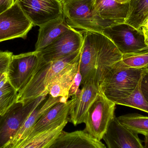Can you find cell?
I'll list each match as a JSON object with an SVG mask.
<instances>
[{
	"mask_svg": "<svg viewBox=\"0 0 148 148\" xmlns=\"http://www.w3.org/2000/svg\"><path fill=\"white\" fill-rule=\"evenodd\" d=\"M146 75L145 67L130 68L121 60L102 76L98 83V89L108 100L116 104L129 96L139 81Z\"/></svg>",
	"mask_w": 148,
	"mask_h": 148,
	"instance_id": "1",
	"label": "cell"
},
{
	"mask_svg": "<svg viewBox=\"0 0 148 148\" xmlns=\"http://www.w3.org/2000/svg\"><path fill=\"white\" fill-rule=\"evenodd\" d=\"M81 51L82 49L73 54L48 63L42 61L26 87L18 93L17 101L27 102L39 97L47 95L49 84L67 66L80 58Z\"/></svg>",
	"mask_w": 148,
	"mask_h": 148,
	"instance_id": "2",
	"label": "cell"
},
{
	"mask_svg": "<svg viewBox=\"0 0 148 148\" xmlns=\"http://www.w3.org/2000/svg\"><path fill=\"white\" fill-rule=\"evenodd\" d=\"M95 1L67 0L63 3V15L68 24L75 29L101 33L104 29L115 24L97 16Z\"/></svg>",
	"mask_w": 148,
	"mask_h": 148,
	"instance_id": "3",
	"label": "cell"
},
{
	"mask_svg": "<svg viewBox=\"0 0 148 148\" xmlns=\"http://www.w3.org/2000/svg\"><path fill=\"white\" fill-rule=\"evenodd\" d=\"M116 105L100 90L87 111L84 131L97 140H103L110 124L115 116Z\"/></svg>",
	"mask_w": 148,
	"mask_h": 148,
	"instance_id": "4",
	"label": "cell"
},
{
	"mask_svg": "<svg viewBox=\"0 0 148 148\" xmlns=\"http://www.w3.org/2000/svg\"><path fill=\"white\" fill-rule=\"evenodd\" d=\"M47 97L41 96L27 102L16 101L0 115V148L14 138L30 113Z\"/></svg>",
	"mask_w": 148,
	"mask_h": 148,
	"instance_id": "5",
	"label": "cell"
},
{
	"mask_svg": "<svg viewBox=\"0 0 148 148\" xmlns=\"http://www.w3.org/2000/svg\"><path fill=\"white\" fill-rule=\"evenodd\" d=\"M40 52H33L12 56L7 72L9 82L18 93L27 85L42 62Z\"/></svg>",
	"mask_w": 148,
	"mask_h": 148,
	"instance_id": "6",
	"label": "cell"
},
{
	"mask_svg": "<svg viewBox=\"0 0 148 148\" xmlns=\"http://www.w3.org/2000/svg\"><path fill=\"white\" fill-rule=\"evenodd\" d=\"M102 33L114 43L122 55L148 49L142 31L125 23L108 27L103 29Z\"/></svg>",
	"mask_w": 148,
	"mask_h": 148,
	"instance_id": "7",
	"label": "cell"
},
{
	"mask_svg": "<svg viewBox=\"0 0 148 148\" xmlns=\"http://www.w3.org/2000/svg\"><path fill=\"white\" fill-rule=\"evenodd\" d=\"M26 17L39 27L64 17L63 3L60 0H15Z\"/></svg>",
	"mask_w": 148,
	"mask_h": 148,
	"instance_id": "8",
	"label": "cell"
},
{
	"mask_svg": "<svg viewBox=\"0 0 148 148\" xmlns=\"http://www.w3.org/2000/svg\"><path fill=\"white\" fill-rule=\"evenodd\" d=\"M34 26L15 1L11 8L0 14V42L25 39Z\"/></svg>",
	"mask_w": 148,
	"mask_h": 148,
	"instance_id": "9",
	"label": "cell"
},
{
	"mask_svg": "<svg viewBox=\"0 0 148 148\" xmlns=\"http://www.w3.org/2000/svg\"><path fill=\"white\" fill-rule=\"evenodd\" d=\"M83 34L71 27L60 38L40 51L46 63L55 61L76 53L82 49Z\"/></svg>",
	"mask_w": 148,
	"mask_h": 148,
	"instance_id": "10",
	"label": "cell"
},
{
	"mask_svg": "<svg viewBox=\"0 0 148 148\" xmlns=\"http://www.w3.org/2000/svg\"><path fill=\"white\" fill-rule=\"evenodd\" d=\"M82 88L73 96L69 122L74 126L84 123L87 111L99 93L95 74L90 75L82 84Z\"/></svg>",
	"mask_w": 148,
	"mask_h": 148,
	"instance_id": "11",
	"label": "cell"
},
{
	"mask_svg": "<svg viewBox=\"0 0 148 148\" xmlns=\"http://www.w3.org/2000/svg\"><path fill=\"white\" fill-rule=\"evenodd\" d=\"M72 103L73 99L66 102L61 101L50 108L36 122L20 143L68 122Z\"/></svg>",
	"mask_w": 148,
	"mask_h": 148,
	"instance_id": "12",
	"label": "cell"
},
{
	"mask_svg": "<svg viewBox=\"0 0 148 148\" xmlns=\"http://www.w3.org/2000/svg\"><path fill=\"white\" fill-rule=\"evenodd\" d=\"M122 56L115 45L108 37L102 33H97L95 69V80L97 86L102 76L113 65L121 60Z\"/></svg>",
	"mask_w": 148,
	"mask_h": 148,
	"instance_id": "13",
	"label": "cell"
},
{
	"mask_svg": "<svg viewBox=\"0 0 148 148\" xmlns=\"http://www.w3.org/2000/svg\"><path fill=\"white\" fill-rule=\"evenodd\" d=\"M107 148H145L138 134L123 126L115 116L103 139Z\"/></svg>",
	"mask_w": 148,
	"mask_h": 148,
	"instance_id": "14",
	"label": "cell"
},
{
	"mask_svg": "<svg viewBox=\"0 0 148 148\" xmlns=\"http://www.w3.org/2000/svg\"><path fill=\"white\" fill-rule=\"evenodd\" d=\"M47 148H107L84 130L67 132L62 130Z\"/></svg>",
	"mask_w": 148,
	"mask_h": 148,
	"instance_id": "15",
	"label": "cell"
},
{
	"mask_svg": "<svg viewBox=\"0 0 148 148\" xmlns=\"http://www.w3.org/2000/svg\"><path fill=\"white\" fill-rule=\"evenodd\" d=\"M84 42L79 61L80 71L82 77V84L92 74H95L97 57V32L84 31Z\"/></svg>",
	"mask_w": 148,
	"mask_h": 148,
	"instance_id": "16",
	"label": "cell"
},
{
	"mask_svg": "<svg viewBox=\"0 0 148 148\" xmlns=\"http://www.w3.org/2000/svg\"><path fill=\"white\" fill-rule=\"evenodd\" d=\"M61 101H67L62 97H54L49 95L47 99L46 98L32 111L14 138L3 148H15L39 119L50 108Z\"/></svg>",
	"mask_w": 148,
	"mask_h": 148,
	"instance_id": "17",
	"label": "cell"
},
{
	"mask_svg": "<svg viewBox=\"0 0 148 148\" xmlns=\"http://www.w3.org/2000/svg\"><path fill=\"white\" fill-rule=\"evenodd\" d=\"M95 10L98 17L116 24L125 23L129 10V3H121L116 0H95Z\"/></svg>",
	"mask_w": 148,
	"mask_h": 148,
	"instance_id": "18",
	"label": "cell"
},
{
	"mask_svg": "<svg viewBox=\"0 0 148 148\" xmlns=\"http://www.w3.org/2000/svg\"><path fill=\"white\" fill-rule=\"evenodd\" d=\"M80 59V57L67 66L49 84L47 88L49 95L54 97H62L68 101L69 92L77 72Z\"/></svg>",
	"mask_w": 148,
	"mask_h": 148,
	"instance_id": "19",
	"label": "cell"
},
{
	"mask_svg": "<svg viewBox=\"0 0 148 148\" xmlns=\"http://www.w3.org/2000/svg\"><path fill=\"white\" fill-rule=\"evenodd\" d=\"M71 28L64 17L53 20L40 26L35 44V51H41Z\"/></svg>",
	"mask_w": 148,
	"mask_h": 148,
	"instance_id": "20",
	"label": "cell"
},
{
	"mask_svg": "<svg viewBox=\"0 0 148 148\" xmlns=\"http://www.w3.org/2000/svg\"><path fill=\"white\" fill-rule=\"evenodd\" d=\"M68 123L23 141L15 148H47L63 130Z\"/></svg>",
	"mask_w": 148,
	"mask_h": 148,
	"instance_id": "21",
	"label": "cell"
},
{
	"mask_svg": "<svg viewBox=\"0 0 148 148\" xmlns=\"http://www.w3.org/2000/svg\"><path fill=\"white\" fill-rule=\"evenodd\" d=\"M148 18V0H130L125 23L139 30Z\"/></svg>",
	"mask_w": 148,
	"mask_h": 148,
	"instance_id": "22",
	"label": "cell"
},
{
	"mask_svg": "<svg viewBox=\"0 0 148 148\" xmlns=\"http://www.w3.org/2000/svg\"><path fill=\"white\" fill-rule=\"evenodd\" d=\"M121 124L136 134L148 135V116L138 114H129L117 117Z\"/></svg>",
	"mask_w": 148,
	"mask_h": 148,
	"instance_id": "23",
	"label": "cell"
},
{
	"mask_svg": "<svg viewBox=\"0 0 148 148\" xmlns=\"http://www.w3.org/2000/svg\"><path fill=\"white\" fill-rule=\"evenodd\" d=\"M143 78L139 81L136 88L129 96L119 101L116 104L131 107L148 113V102L142 90Z\"/></svg>",
	"mask_w": 148,
	"mask_h": 148,
	"instance_id": "24",
	"label": "cell"
},
{
	"mask_svg": "<svg viewBox=\"0 0 148 148\" xmlns=\"http://www.w3.org/2000/svg\"><path fill=\"white\" fill-rule=\"evenodd\" d=\"M18 92L8 81L0 89V115L17 101Z\"/></svg>",
	"mask_w": 148,
	"mask_h": 148,
	"instance_id": "25",
	"label": "cell"
},
{
	"mask_svg": "<svg viewBox=\"0 0 148 148\" xmlns=\"http://www.w3.org/2000/svg\"><path fill=\"white\" fill-rule=\"evenodd\" d=\"M122 61L130 68H142L148 65V49L138 53L123 55Z\"/></svg>",
	"mask_w": 148,
	"mask_h": 148,
	"instance_id": "26",
	"label": "cell"
},
{
	"mask_svg": "<svg viewBox=\"0 0 148 148\" xmlns=\"http://www.w3.org/2000/svg\"><path fill=\"white\" fill-rule=\"evenodd\" d=\"M12 56L11 52H0V73H7Z\"/></svg>",
	"mask_w": 148,
	"mask_h": 148,
	"instance_id": "27",
	"label": "cell"
},
{
	"mask_svg": "<svg viewBox=\"0 0 148 148\" xmlns=\"http://www.w3.org/2000/svg\"><path fill=\"white\" fill-rule=\"evenodd\" d=\"M82 77L80 73L79 62L77 72L74 77L73 82L69 92V97L74 96L77 93L78 90H79V86L82 83Z\"/></svg>",
	"mask_w": 148,
	"mask_h": 148,
	"instance_id": "28",
	"label": "cell"
},
{
	"mask_svg": "<svg viewBox=\"0 0 148 148\" xmlns=\"http://www.w3.org/2000/svg\"><path fill=\"white\" fill-rule=\"evenodd\" d=\"M14 0H0V14L11 8L15 2Z\"/></svg>",
	"mask_w": 148,
	"mask_h": 148,
	"instance_id": "29",
	"label": "cell"
},
{
	"mask_svg": "<svg viewBox=\"0 0 148 148\" xmlns=\"http://www.w3.org/2000/svg\"><path fill=\"white\" fill-rule=\"evenodd\" d=\"M142 90L145 98L148 102V76L144 77L142 82Z\"/></svg>",
	"mask_w": 148,
	"mask_h": 148,
	"instance_id": "30",
	"label": "cell"
},
{
	"mask_svg": "<svg viewBox=\"0 0 148 148\" xmlns=\"http://www.w3.org/2000/svg\"><path fill=\"white\" fill-rule=\"evenodd\" d=\"M8 81L7 73H4L0 78V89L2 88Z\"/></svg>",
	"mask_w": 148,
	"mask_h": 148,
	"instance_id": "31",
	"label": "cell"
},
{
	"mask_svg": "<svg viewBox=\"0 0 148 148\" xmlns=\"http://www.w3.org/2000/svg\"><path fill=\"white\" fill-rule=\"evenodd\" d=\"M142 31L144 34L145 43L148 46V29H143Z\"/></svg>",
	"mask_w": 148,
	"mask_h": 148,
	"instance_id": "32",
	"label": "cell"
},
{
	"mask_svg": "<svg viewBox=\"0 0 148 148\" xmlns=\"http://www.w3.org/2000/svg\"><path fill=\"white\" fill-rule=\"evenodd\" d=\"M141 29H148V19L143 23V25L141 27Z\"/></svg>",
	"mask_w": 148,
	"mask_h": 148,
	"instance_id": "33",
	"label": "cell"
},
{
	"mask_svg": "<svg viewBox=\"0 0 148 148\" xmlns=\"http://www.w3.org/2000/svg\"><path fill=\"white\" fill-rule=\"evenodd\" d=\"M144 147L145 148H148V135L145 136Z\"/></svg>",
	"mask_w": 148,
	"mask_h": 148,
	"instance_id": "34",
	"label": "cell"
},
{
	"mask_svg": "<svg viewBox=\"0 0 148 148\" xmlns=\"http://www.w3.org/2000/svg\"><path fill=\"white\" fill-rule=\"evenodd\" d=\"M118 2L121 3H127L130 2V0H116Z\"/></svg>",
	"mask_w": 148,
	"mask_h": 148,
	"instance_id": "35",
	"label": "cell"
},
{
	"mask_svg": "<svg viewBox=\"0 0 148 148\" xmlns=\"http://www.w3.org/2000/svg\"><path fill=\"white\" fill-rule=\"evenodd\" d=\"M145 68L146 70V74H147V75L148 76V65L145 67Z\"/></svg>",
	"mask_w": 148,
	"mask_h": 148,
	"instance_id": "36",
	"label": "cell"
},
{
	"mask_svg": "<svg viewBox=\"0 0 148 148\" xmlns=\"http://www.w3.org/2000/svg\"><path fill=\"white\" fill-rule=\"evenodd\" d=\"M62 2V3H64L66 1H67V0H60Z\"/></svg>",
	"mask_w": 148,
	"mask_h": 148,
	"instance_id": "37",
	"label": "cell"
},
{
	"mask_svg": "<svg viewBox=\"0 0 148 148\" xmlns=\"http://www.w3.org/2000/svg\"><path fill=\"white\" fill-rule=\"evenodd\" d=\"M3 74H1L0 73V78H1V77L2 76V75H3Z\"/></svg>",
	"mask_w": 148,
	"mask_h": 148,
	"instance_id": "38",
	"label": "cell"
},
{
	"mask_svg": "<svg viewBox=\"0 0 148 148\" xmlns=\"http://www.w3.org/2000/svg\"></svg>",
	"mask_w": 148,
	"mask_h": 148,
	"instance_id": "39",
	"label": "cell"
}]
</instances>
